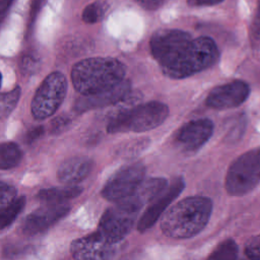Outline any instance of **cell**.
<instances>
[{
	"label": "cell",
	"mask_w": 260,
	"mask_h": 260,
	"mask_svg": "<svg viewBox=\"0 0 260 260\" xmlns=\"http://www.w3.org/2000/svg\"><path fill=\"white\" fill-rule=\"evenodd\" d=\"M125 66L110 57H92L77 62L71 71L75 89L84 96L112 89L124 80Z\"/></svg>",
	"instance_id": "1"
},
{
	"label": "cell",
	"mask_w": 260,
	"mask_h": 260,
	"mask_svg": "<svg viewBox=\"0 0 260 260\" xmlns=\"http://www.w3.org/2000/svg\"><path fill=\"white\" fill-rule=\"evenodd\" d=\"M212 211V201L204 196L187 197L164 214L160 221L162 233L174 239H187L201 232Z\"/></svg>",
	"instance_id": "2"
},
{
	"label": "cell",
	"mask_w": 260,
	"mask_h": 260,
	"mask_svg": "<svg viewBox=\"0 0 260 260\" xmlns=\"http://www.w3.org/2000/svg\"><path fill=\"white\" fill-rule=\"evenodd\" d=\"M218 57L215 42L208 37H199L192 39L178 57L162 67L161 71L170 78H186L213 66Z\"/></svg>",
	"instance_id": "3"
},
{
	"label": "cell",
	"mask_w": 260,
	"mask_h": 260,
	"mask_svg": "<svg viewBox=\"0 0 260 260\" xmlns=\"http://www.w3.org/2000/svg\"><path fill=\"white\" fill-rule=\"evenodd\" d=\"M169 116L166 104L152 101L133 108H122L109 121V133L145 132L161 125Z\"/></svg>",
	"instance_id": "4"
},
{
	"label": "cell",
	"mask_w": 260,
	"mask_h": 260,
	"mask_svg": "<svg viewBox=\"0 0 260 260\" xmlns=\"http://www.w3.org/2000/svg\"><path fill=\"white\" fill-rule=\"evenodd\" d=\"M141 208L132 196L117 202L102 215L98 232L111 243L118 244L131 232Z\"/></svg>",
	"instance_id": "5"
},
{
	"label": "cell",
	"mask_w": 260,
	"mask_h": 260,
	"mask_svg": "<svg viewBox=\"0 0 260 260\" xmlns=\"http://www.w3.org/2000/svg\"><path fill=\"white\" fill-rule=\"evenodd\" d=\"M260 183V147L253 148L235 159L230 166L224 187L233 196H243Z\"/></svg>",
	"instance_id": "6"
},
{
	"label": "cell",
	"mask_w": 260,
	"mask_h": 260,
	"mask_svg": "<svg viewBox=\"0 0 260 260\" xmlns=\"http://www.w3.org/2000/svg\"><path fill=\"white\" fill-rule=\"evenodd\" d=\"M66 77L61 72H52L41 83L31 101V114L37 120L53 116L65 99Z\"/></svg>",
	"instance_id": "7"
},
{
	"label": "cell",
	"mask_w": 260,
	"mask_h": 260,
	"mask_svg": "<svg viewBox=\"0 0 260 260\" xmlns=\"http://www.w3.org/2000/svg\"><path fill=\"white\" fill-rule=\"evenodd\" d=\"M145 168L141 162L124 166L114 173L102 190V196L113 202L122 201L134 194L144 180Z\"/></svg>",
	"instance_id": "8"
},
{
	"label": "cell",
	"mask_w": 260,
	"mask_h": 260,
	"mask_svg": "<svg viewBox=\"0 0 260 260\" xmlns=\"http://www.w3.org/2000/svg\"><path fill=\"white\" fill-rule=\"evenodd\" d=\"M191 40L192 36L182 29H158L149 41L151 55L162 68L174 61Z\"/></svg>",
	"instance_id": "9"
},
{
	"label": "cell",
	"mask_w": 260,
	"mask_h": 260,
	"mask_svg": "<svg viewBox=\"0 0 260 260\" xmlns=\"http://www.w3.org/2000/svg\"><path fill=\"white\" fill-rule=\"evenodd\" d=\"M117 250V244L111 243L98 231L74 240L70 245L73 260H111Z\"/></svg>",
	"instance_id": "10"
},
{
	"label": "cell",
	"mask_w": 260,
	"mask_h": 260,
	"mask_svg": "<svg viewBox=\"0 0 260 260\" xmlns=\"http://www.w3.org/2000/svg\"><path fill=\"white\" fill-rule=\"evenodd\" d=\"M250 94V86L242 80H234L214 87L206 98L207 107L226 110L241 106Z\"/></svg>",
	"instance_id": "11"
},
{
	"label": "cell",
	"mask_w": 260,
	"mask_h": 260,
	"mask_svg": "<svg viewBox=\"0 0 260 260\" xmlns=\"http://www.w3.org/2000/svg\"><path fill=\"white\" fill-rule=\"evenodd\" d=\"M70 210L66 204H45L29 213L21 223L20 231L26 236H36L54 225Z\"/></svg>",
	"instance_id": "12"
},
{
	"label": "cell",
	"mask_w": 260,
	"mask_h": 260,
	"mask_svg": "<svg viewBox=\"0 0 260 260\" xmlns=\"http://www.w3.org/2000/svg\"><path fill=\"white\" fill-rule=\"evenodd\" d=\"M185 182L182 177H178L172 181V183L162 191L154 200H152L144 213L140 216L137 222V230L140 233L145 232L151 228L159 216L165 212L167 207L178 197V195L184 190Z\"/></svg>",
	"instance_id": "13"
},
{
	"label": "cell",
	"mask_w": 260,
	"mask_h": 260,
	"mask_svg": "<svg viewBox=\"0 0 260 260\" xmlns=\"http://www.w3.org/2000/svg\"><path fill=\"white\" fill-rule=\"evenodd\" d=\"M214 125L207 118L192 120L175 134L176 144L185 151H194L203 146L213 133Z\"/></svg>",
	"instance_id": "14"
},
{
	"label": "cell",
	"mask_w": 260,
	"mask_h": 260,
	"mask_svg": "<svg viewBox=\"0 0 260 260\" xmlns=\"http://www.w3.org/2000/svg\"><path fill=\"white\" fill-rule=\"evenodd\" d=\"M130 92V82L123 80L121 83L116 85L110 90L94 95L84 96L78 100L76 104V110L87 111L95 108H101L121 102Z\"/></svg>",
	"instance_id": "15"
},
{
	"label": "cell",
	"mask_w": 260,
	"mask_h": 260,
	"mask_svg": "<svg viewBox=\"0 0 260 260\" xmlns=\"http://www.w3.org/2000/svg\"><path fill=\"white\" fill-rule=\"evenodd\" d=\"M92 166V160L86 156L70 157L60 165L57 176L60 182L74 186L89 175Z\"/></svg>",
	"instance_id": "16"
},
{
	"label": "cell",
	"mask_w": 260,
	"mask_h": 260,
	"mask_svg": "<svg viewBox=\"0 0 260 260\" xmlns=\"http://www.w3.org/2000/svg\"><path fill=\"white\" fill-rule=\"evenodd\" d=\"M167 187L168 182L165 178H149L143 180L131 196L143 207L154 200Z\"/></svg>",
	"instance_id": "17"
},
{
	"label": "cell",
	"mask_w": 260,
	"mask_h": 260,
	"mask_svg": "<svg viewBox=\"0 0 260 260\" xmlns=\"http://www.w3.org/2000/svg\"><path fill=\"white\" fill-rule=\"evenodd\" d=\"M82 192V188L78 186H66V187H54L43 189L38 192L37 199L45 204H64L73 198H76Z\"/></svg>",
	"instance_id": "18"
},
{
	"label": "cell",
	"mask_w": 260,
	"mask_h": 260,
	"mask_svg": "<svg viewBox=\"0 0 260 260\" xmlns=\"http://www.w3.org/2000/svg\"><path fill=\"white\" fill-rule=\"evenodd\" d=\"M22 158V151L13 142L0 143V170H8L16 167Z\"/></svg>",
	"instance_id": "19"
},
{
	"label": "cell",
	"mask_w": 260,
	"mask_h": 260,
	"mask_svg": "<svg viewBox=\"0 0 260 260\" xmlns=\"http://www.w3.org/2000/svg\"><path fill=\"white\" fill-rule=\"evenodd\" d=\"M25 206V197H16L8 205L0 209V230H4L9 226L19 215L23 207Z\"/></svg>",
	"instance_id": "20"
},
{
	"label": "cell",
	"mask_w": 260,
	"mask_h": 260,
	"mask_svg": "<svg viewBox=\"0 0 260 260\" xmlns=\"http://www.w3.org/2000/svg\"><path fill=\"white\" fill-rule=\"evenodd\" d=\"M238 245L234 240L221 242L208 256L206 260H237Z\"/></svg>",
	"instance_id": "21"
},
{
	"label": "cell",
	"mask_w": 260,
	"mask_h": 260,
	"mask_svg": "<svg viewBox=\"0 0 260 260\" xmlns=\"http://www.w3.org/2000/svg\"><path fill=\"white\" fill-rule=\"evenodd\" d=\"M20 87L17 86L8 92L0 93V120L6 118L13 111L20 98Z\"/></svg>",
	"instance_id": "22"
},
{
	"label": "cell",
	"mask_w": 260,
	"mask_h": 260,
	"mask_svg": "<svg viewBox=\"0 0 260 260\" xmlns=\"http://www.w3.org/2000/svg\"><path fill=\"white\" fill-rule=\"evenodd\" d=\"M106 10H107V5L105 2L96 1V2L90 3L83 9L82 19L86 23H95L103 18Z\"/></svg>",
	"instance_id": "23"
},
{
	"label": "cell",
	"mask_w": 260,
	"mask_h": 260,
	"mask_svg": "<svg viewBox=\"0 0 260 260\" xmlns=\"http://www.w3.org/2000/svg\"><path fill=\"white\" fill-rule=\"evenodd\" d=\"M17 190L14 186L0 181V209L12 202L17 196Z\"/></svg>",
	"instance_id": "24"
},
{
	"label": "cell",
	"mask_w": 260,
	"mask_h": 260,
	"mask_svg": "<svg viewBox=\"0 0 260 260\" xmlns=\"http://www.w3.org/2000/svg\"><path fill=\"white\" fill-rule=\"evenodd\" d=\"M245 253L250 260H260V235L251 238L247 242Z\"/></svg>",
	"instance_id": "25"
},
{
	"label": "cell",
	"mask_w": 260,
	"mask_h": 260,
	"mask_svg": "<svg viewBox=\"0 0 260 260\" xmlns=\"http://www.w3.org/2000/svg\"><path fill=\"white\" fill-rule=\"evenodd\" d=\"M142 8L146 10H156L172 0H135Z\"/></svg>",
	"instance_id": "26"
},
{
	"label": "cell",
	"mask_w": 260,
	"mask_h": 260,
	"mask_svg": "<svg viewBox=\"0 0 260 260\" xmlns=\"http://www.w3.org/2000/svg\"><path fill=\"white\" fill-rule=\"evenodd\" d=\"M69 123H70V119L68 117L59 116L51 122V131L53 133L62 132L66 128V126L69 125Z\"/></svg>",
	"instance_id": "27"
},
{
	"label": "cell",
	"mask_w": 260,
	"mask_h": 260,
	"mask_svg": "<svg viewBox=\"0 0 260 260\" xmlns=\"http://www.w3.org/2000/svg\"><path fill=\"white\" fill-rule=\"evenodd\" d=\"M38 66V61L31 56H24L21 60V69L24 72L31 73Z\"/></svg>",
	"instance_id": "28"
},
{
	"label": "cell",
	"mask_w": 260,
	"mask_h": 260,
	"mask_svg": "<svg viewBox=\"0 0 260 260\" xmlns=\"http://www.w3.org/2000/svg\"><path fill=\"white\" fill-rule=\"evenodd\" d=\"M251 34L255 40H260V3L258 4L257 13L251 26Z\"/></svg>",
	"instance_id": "29"
},
{
	"label": "cell",
	"mask_w": 260,
	"mask_h": 260,
	"mask_svg": "<svg viewBox=\"0 0 260 260\" xmlns=\"http://www.w3.org/2000/svg\"><path fill=\"white\" fill-rule=\"evenodd\" d=\"M222 1L223 0H187V3L192 7H204L216 5Z\"/></svg>",
	"instance_id": "30"
},
{
	"label": "cell",
	"mask_w": 260,
	"mask_h": 260,
	"mask_svg": "<svg viewBox=\"0 0 260 260\" xmlns=\"http://www.w3.org/2000/svg\"><path fill=\"white\" fill-rule=\"evenodd\" d=\"M43 133H44V128H43L42 126L37 127V128L30 130V131L27 133V141H28V142H31V141L38 139L39 137H41V136L43 135Z\"/></svg>",
	"instance_id": "31"
},
{
	"label": "cell",
	"mask_w": 260,
	"mask_h": 260,
	"mask_svg": "<svg viewBox=\"0 0 260 260\" xmlns=\"http://www.w3.org/2000/svg\"><path fill=\"white\" fill-rule=\"evenodd\" d=\"M42 4H43V0H35L34 1V4L31 6V11H30V22H32L40 10V8L42 7Z\"/></svg>",
	"instance_id": "32"
},
{
	"label": "cell",
	"mask_w": 260,
	"mask_h": 260,
	"mask_svg": "<svg viewBox=\"0 0 260 260\" xmlns=\"http://www.w3.org/2000/svg\"><path fill=\"white\" fill-rule=\"evenodd\" d=\"M13 0H0V18L2 19Z\"/></svg>",
	"instance_id": "33"
},
{
	"label": "cell",
	"mask_w": 260,
	"mask_h": 260,
	"mask_svg": "<svg viewBox=\"0 0 260 260\" xmlns=\"http://www.w3.org/2000/svg\"><path fill=\"white\" fill-rule=\"evenodd\" d=\"M1 82H2V76H1V73H0V87H1Z\"/></svg>",
	"instance_id": "34"
},
{
	"label": "cell",
	"mask_w": 260,
	"mask_h": 260,
	"mask_svg": "<svg viewBox=\"0 0 260 260\" xmlns=\"http://www.w3.org/2000/svg\"><path fill=\"white\" fill-rule=\"evenodd\" d=\"M1 20H2V19H1V18H0V22H1Z\"/></svg>",
	"instance_id": "35"
},
{
	"label": "cell",
	"mask_w": 260,
	"mask_h": 260,
	"mask_svg": "<svg viewBox=\"0 0 260 260\" xmlns=\"http://www.w3.org/2000/svg\"><path fill=\"white\" fill-rule=\"evenodd\" d=\"M259 3H260V0H259Z\"/></svg>",
	"instance_id": "36"
}]
</instances>
